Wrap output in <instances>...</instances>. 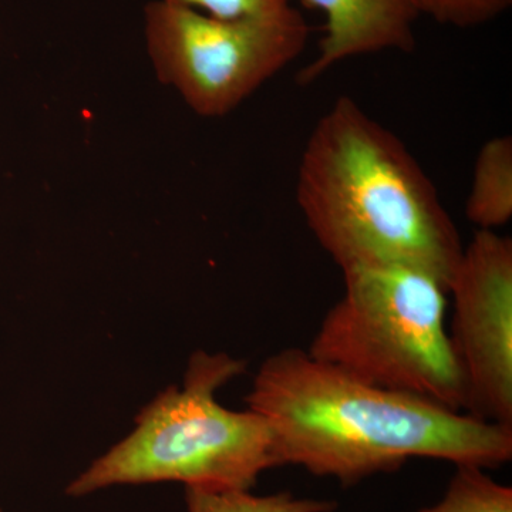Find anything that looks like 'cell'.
<instances>
[{
	"instance_id": "6da1fadb",
	"label": "cell",
	"mask_w": 512,
	"mask_h": 512,
	"mask_svg": "<svg viewBox=\"0 0 512 512\" xmlns=\"http://www.w3.org/2000/svg\"><path fill=\"white\" fill-rule=\"evenodd\" d=\"M245 402L268 423L281 466L343 484L414 457L481 468L512 457V426L360 382L302 349L269 356Z\"/></svg>"
},
{
	"instance_id": "7a4b0ae2",
	"label": "cell",
	"mask_w": 512,
	"mask_h": 512,
	"mask_svg": "<svg viewBox=\"0 0 512 512\" xmlns=\"http://www.w3.org/2000/svg\"><path fill=\"white\" fill-rule=\"evenodd\" d=\"M296 201L340 269L413 266L448 291L464 249L456 224L409 148L352 97L335 100L313 127Z\"/></svg>"
},
{
	"instance_id": "3957f363",
	"label": "cell",
	"mask_w": 512,
	"mask_h": 512,
	"mask_svg": "<svg viewBox=\"0 0 512 512\" xmlns=\"http://www.w3.org/2000/svg\"><path fill=\"white\" fill-rule=\"evenodd\" d=\"M244 369V362L227 353H194L183 386L168 387L144 407L133 433L97 458L67 494L83 497L113 485L161 481L249 490L281 461L258 413L235 412L217 402L218 389Z\"/></svg>"
},
{
	"instance_id": "277c9868",
	"label": "cell",
	"mask_w": 512,
	"mask_h": 512,
	"mask_svg": "<svg viewBox=\"0 0 512 512\" xmlns=\"http://www.w3.org/2000/svg\"><path fill=\"white\" fill-rule=\"evenodd\" d=\"M343 291L306 352L360 382L412 394L454 412L466 386L446 328L447 289L397 264L342 269Z\"/></svg>"
},
{
	"instance_id": "5b68a950",
	"label": "cell",
	"mask_w": 512,
	"mask_h": 512,
	"mask_svg": "<svg viewBox=\"0 0 512 512\" xmlns=\"http://www.w3.org/2000/svg\"><path fill=\"white\" fill-rule=\"evenodd\" d=\"M148 56L158 79L198 116L222 117L298 59L309 26L286 6L265 15L218 19L153 0L144 9Z\"/></svg>"
},
{
	"instance_id": "8992f818",
	"label": "cell",
	"mask_w": 512,
	"mask_h": 512,
	"mask_svg": "<svg viewBox=\"0 0 512 512\" xmlns=\"http://www.w3.org/2000/svg\"><path fill=\"white\" fill-rule=\"evenodd\" d=\"M447 293L454 306L448 336L466 386V413L512 426L511 238L478 229Z\"/></svg>"
},
{
	"instance_id": "52a82bcc",
	"label": "cell",
	"mask_w": 512,
	"mask_h": 512,
	"mask_svg": "<svg viewBox=\"0 0 512 512\" xmlns=\"http://www.w3.org/2000/svg\"><path fill=\"white\" fill-rule=\"evenodd\" d=\"M325 16L318 55L298 74L311 84L336 64L380 52L412 53L416 22L412 0H306Z\"/></svg>"
},
{
	"instance_id": "ba28073f",
	"label": "cell",
	"mask_w": 512,
	"mask_h": 512,
	"mask_svg": "<svg viewBox=\"0 0 512 512\" xmlns=\"http://www.w3.org/2000/svg\"><path fill=\"white\" fill-rule=\"evenodd\" d=\"M467 220L478 229L507 224L512 218V137L491 138L481 147L474 165L466 204Z\"/></svg>"
},
{
	"instance_id": "9c48e42d",
	"label": "cell",
	"mask_w": 512,
	"mask_h": 512,
	"mask_svg": "<svg viewBox=\"0 0 512 512\" xmlns=\"http://www.w3.org/2000/svg\"><path fill=\"white\" fill-rule=\"evenodd\" d=\"M188 512H332L333 501L296 498L289 493L256 497L248 490L185 487Z\"/></svg>"
},
{
	"instance_id": "30bf717a",
	"label": "cell",
	"mask_w": 512,
	"mask_h": 512,
	"mask_svg": "<svg viewBox=\"0 0 512 512\" xmlns=\"http://www.w3.org/2000/svg\"><path fill=\"white\" fill-rule=\"evenodd\" d=\"M477 466H457L443 500L419 512H512L511 487Z\"/></svg>"
},
{
	"instance_id": "8fae6325",
	"label": "cell",
	"mask_w": 512,
	"mask_h": 512,
	"mask_svg": "<svg viewBox=\"0 0 512 512\" xmlns=\"http://www.w3.org/2000/svg\"><path fill=\"white\" fill-rule=\"evenodd\" d=\"M419 15L457 29L477 28L500 18L512 0H412Z\"/></svg>"
},
{
	"instance_id": "7c38bea8",
	"label": "cell",
	"mask_w": 512,
	"mask_h": 512,
	"mask_svg": "<svg viewBox=\"0 0 512 512\" xmlns=\"http://www.w3.org/2000/svg\"><path fill=\"white\" fill-rule=\"evenodd\" d=\"M218 19L265 15L291 5L289 0H163Z\"/></svg>"
},
{
	"instance_id": "4fadbf2b",
	"label": "cell",
	"mask_w": 512,
	"mask_h": 512,
	"mask_svg": "<svg viewBox=\"0 0 512 512\" xmlns=\"http://www.w3.org/2000/svg\"><path fill=\"white\" fill-rule=\"evenodd\" d=\"M0 512H2V511H0Z\"/></svg>"
}]
</instances>
